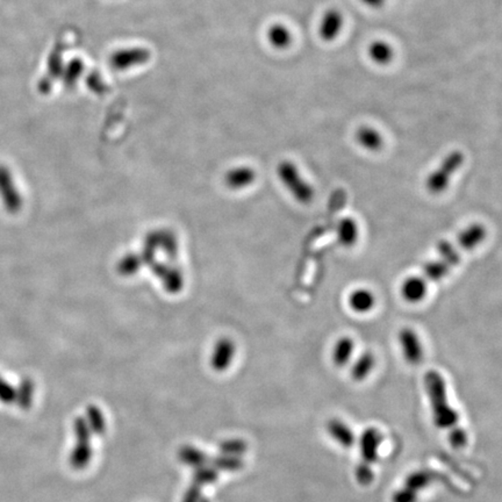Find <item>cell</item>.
<instances>
[{"instance_id": "obj_1", "label": "cell", "mask_w": 502, "mask_h": 502, "mask_svg": "<svg viewBox=\"0 0 502 502\" xmlns=\"http://www.w3.org/2000/svg\"><path fill=\"white\" fill-rule=\"evenodd\" d=\"M486 234L487 232L485 226L473 223L460 233L456 241L440 242L437 245V252L440 255V258L428 263L420 277L427 284L443 279L460 263L463 252L479 245L485 240Z\"/></svg>"}, {"instance_id": "obj_2", "label": "cell", "mask_w": 502, "mask_h": 502, "mask_svg": "<svg viewBox=\"0 0 502 502\" xmlns=\"http://www.w3.org/2000/svg\"><path fill=\"white\" fill-rule=\"evenodd\" d=\"M424 387L431 402L435 426L440 429H453L460 421V415L448 402L447 384L443 375L435 370L424 375Z\"/></svg>"}, {"instance_id": "obj_3", "label": "cell", "mask_w": 502, "mask_h": 502, "mask_svg": "<svg viewBox=\"0 0 502 502\" xmlns=\"http://www.w3.org/2000/svg\"><path fill=\"white\" fill-rule=\"evenodd\" d=\"M278 176L298 202L303 204L312 202L314 197L313 189L303 180L299 170L292 162H281L278 165Z\"/></svg>"}, {"instance_id": "obj_4", "label": "cell", "mask_w": 502, "mask_h": 502, "mask_svg": "<svg viewBox=\"0 0 502 502\" xmlns=\"http://www.w3.org/2000/svg\"><path fill=\"white\" fill-rule=\"evenodd\" d=\"M464 163V155L460 151H453L445 156L440 167L431 173L426 180V186L431 193L443 192L450 183L451 176L456 173L457 170L462 167Z\"/></svg>"}, {"instance_id": "obj_5", "label": "cell", "mask_w": 502, "mask_h": 502, "mask_svg": "<svg viewBox=\"0 0 502 502\" xmlns=\"http://www.w3.org/2000/svg\"><path fill=\"white\" fill-rule=\"evenodd\" d=\"M151 59V52L144 47H129L112 52L108 66L115 71H127L147 64Z\"/></svg>"}, {"instance_id": "obj_6", "label": "cell", "mask_w": 502, "mask_h": 502, "mask_svg": "<svg viewBox=\"0 0 502 502\" xmlns=\"http://www.w3.org/2000/svg\"><path fill=\"white\" fill-rule=\"evenodd\" d=\"M63 50L64 47L62 45H57L49 52V56L47 59L46 71L37 83V91L41 95H49L55 83L61 81L63 69L66 66Z\"/></svg>"}, {"instance_id": "obj_7", "label": "cell", "mask_w": 502, "mask_h": 502, "mask_svg": "<svg viewBox=\"0 0 502 502\" xmlns=\"http://www.w3.org/2000/svg\"><path fill=\"white\" fill-rule=\"evenodd\" d=\"M0 198L7 212L18 213L23 209V198L18 191L13 176L5 165H0Z\"/></svg>"}, {"instance_id": "obj_8", "label": "cell", "mask_w": 502, "mask_h": 502, "mask_svg": "<svg viewBox=\"0 0 502 502\" xmlns=\"http://www.w3.org/2000/svg\"><path fill=\"white\" fill-rule=\"evenodd\" d=\"M383 440H384V436L378 428L368 427L363 431L357 440L363 463L373 467L378 462L379 450L382 447Z\"/></svg>"}, {"instance_id": "obj_9", "label": "cell", "mask_w": 502, "mask_h": 502, "mask_svg": "<svg viewBox=\"0 0 502 502\" xmlns=\"http://www.w3.org/2000/svg\"><path fill=\"white\" fill-rule=\"evenodd\" d=\"M399 343L402 346V355L411 366H419L424 359V346L418 334L411 328H404L399 333Z\"/></svg>"}, {"instance_id": "obj_10", "label": "cell", "mask_w": 502, "mask_h": 502, "mask_svg": "<svg viewBox=\"0 0 502 502\" xmlns=\"http://www.w3.org/2000/svg\"><path fill=\"white\" fill-rule=\"evenodd\" d=\"M235 344L229 339H218L212 356H211V366L216 371H225L232 364V361L235 357Z\"/></svg>"}, {"instance_id": "obj_11", "label": "cell", "mask_w": 502, "mask_h": 502, "mask_svg": "<svg viewBox=\"0 0 502 502\" xmlns=\"http://www.w3.org/2000/svg\"><path fill=\"white\" fill-rule=\"evenodd\" d=\"M327 431L336 443L339 444L343 449H351L357 443V438L351 427L339 419H332L328 421Z\"/></svg>"}, {"instance_id": "obj_12", "label": "cell", "mask_w": 502, "mask_h": 502, "mask_svg": "<svg viewBox=\"0 0 502 502\" xmlns=\"http://www.w3.org/2000/svg\"><path fill=\"white\" fill-rule=\"evenodd\" d=\"M342 16L339 11L330 10L323 16L320 23L319 33L321 39L326 42H330L339 35V30L342 28Z\"/></svg>"}, {"instance_id": "obj_13", "label": "cell", "mask_w": 502, "mask_h": 502, "mask_svg": "<svg viewBox=\"0 0 502 502\" xmlns=\"http://www.w3.org/2000/svg\"><path fill=\"white\" fill-rule=\"evenodd\" d=\"M256 180V173L249 167H238L229 170L225 182L229 189H241L248 187Z\"/></svg>"}, {"instance_id": "obj_14", "label": "cell", "mask_w": 502, "mask_h": 502, "mask_svg": "<svg viewBox=\"0 0 502 502\" xmlns=\"http://www.w3.org/2000/svg\"><path fill=\"white\" fill-rule=\"evenodd\" d=\"M84 61L82 59H79V57H75V59H71L68 62H66V66L63 69L61 82H62L64 88H68V90H72V88H76L77 83L84 77Z\"/></svg>"}, {"instance_id": "obj_15", "label": "cell", "mask_w": 502, "mask_h": 502, "mask_svg": "<svg viewBox=\"0 0 502 502\" xmlns=\"http://www.w3.org/2000/svg\"><path fill=\"white\" fill-rule=\"evenodd\" d=\"M267 40L274 49L285 50L291 46L293 35L283 23H274L267 30Z\"/></svg>"}, {"instance_id": "obj_16", "label": "cell", "mask_w": 502, "mask_h": 502, "mask_svg": "<svg viewBox=\"0 0 502 502\" xmlns=\"http://www.w3.org/2000/svg\"><path fill=\"white\" fill-rule=\"evenodd\" d=\"M427 283L421 277L407 278L402 286V297L408 303H419L427 293Z\"/></svg>"}, {"instance_id": "obj_17", "label": "cell", "mask_w": 502, "mask_h": 502, "mask_svg": "<svg viewBox=\"0 0 502 502\" xmlns=\"http://www.w3.org/2000/svg\"><path fill=\"white\" fill-rule=\"evenodd\" d=\"M375 366V357L372 352H363L362 355L359 356L357 361L354 363L350 375L355 382H362L364 379L368 378L370 373L373 371Z\"/></svg>"}, {"instance_id": "obj_18", "label": "cell", "mask_w": 502, "mask_h": 502, "mask_svg": "<svg viewBox=\"0 0 502 502\" xmlns=\"http://www.w3.org/2000/svg\"><path fill=\"white\" fill-rule=\"evenodd\" d=\"M354 350H355V342L352 341V339H350L348 336L341 337L335 343L333 351H332V359H333L334 364L337 368L346 366L349 363L350 358H351Z\"/></svg>"}, {"instance_id": "obj_19", "label": "cell", "mask_w": 502, "mask_h": 502, "mask_svg": "<svg viewBox=\"0 0 502 502\" xmlns=\"http://www.w3.org/2000/svg\"><path fill=\"white\" fill-rule=\"evenodd\" d=\"M336 233L341 245L344 247H351L355 245L358 238V227L355 220H352L351 218H344L339 222Z\"/></svg>"}, {"instance_id": "obj_20", "label": "cell", "mask_w": 502, "mask_h": 502, "mask_svg": "<svg viewBox=\"0 0 502 502\" xmlns=\"http://www.w3.org/2000/svg\"><path fill=\"white\" fill-rule=\"evenodd\" d=\"M375 296L371 291L366 290V288H359L350 294V307L357 313H366L368 310H371L375 306Z\"/></svg>"}, {"instance_id": "obj_21", "label": "cell", "mask_w": 502, "mask_h": 502, "mask_svg": "<svg viewBox=\"0 0 502 502\" xmlns=\"http://www.w3.org/2000/svg\"><path fill=\"white\" fill-rule=\"evenodd\" d=\"M356 140L362 147L371 151H379L384 144L382 135L373 128L366 127V126L359 128L356 133Z\"/></svg>"}, {"instance_id": "obj_22", "label": "cell", "mask_w": 502, "mask_h": 502, "mask_svg": "<svg viewBox=\"0 0 502 502\" xmlns=\"http://www.w3.org/2000/svg\"><path fill=\"white\" fill-rule=\"evenodd\" d=\"M178 458L182 463L194 469L205 465L207 462V455L192 445H184L180 448L178 450Z\"/></svg>"}, {"instance_id": "obj_23", "label": "cell", "mask_w": 502, "mask_h": 502, "mask_svg": "<svg viewBox=\"0 0 502 502\" xmlns=\"http://www.w3.org/2000/svg\"><path fill=\"white\" fill-rule=\"evenodd\" d=\"M433 479L434 477L431 472H428L427 469H416L406 477L404 485L415 492L420 493L422 489H427L428 486L433 483Z\"/></svg>"}, {"instance_id": "obj_24", "label": "cell", "mask_w": 502, "mask_h": 502, "mask_svg": "<svg viewBox=\"0 0 502 502\" xmlns=\"http://www.w3.org/2000/svg\"><path fill=\"white\" fill-rule=\"evenodd\" d=\"M368 56L378 64H387L393 59V49L384 41H375L368 47Z\"/></svg>"}, {"instance_id": "obj_25", "label": "cell", "mask_w": 502, "mask_h": 502, "mask_svg": "<svg viewBox=\"0 0 502 502\" xmlns=\"http://www.w3.org/2000/svg\"><path fill=\"white\" fill-rule=\"evenodd\" d=\"M193 484L202 486L211 485L218 479V471L213 465H202L194 469L192 474Z\"/></svg>"}, {"instance_id": "obj_26", "label": "cell", "mask_w": 502, "mask_h": 502, "mask_svg": "<svg viewBox=\"0 0 502 502\" xmlns=\"http://www.w3.org/2000/svg\"><path fill=\"white\" fill-rule=\"evenodd\" d=\"M243 460L242 457L230 456V455H223V453H220L218 456L214 457V460H212L213 467H216V469H222V471H230V472H234V471H238L243 467Z\"/></svg>"}, {"instance_id": "obj_27", "label": "cell", "mask_w": 502, "mask_h": 502, "mask_svg": "<svg viewBox=\"0 0 502 502\" xmlns=\"http://www.w3.org/2000/svg\"><path fill=\"white\" fill-rule=\"evenodd\" d=\"M220 453L223 455H230V456L241 457L248 450V444L243 440L232 438V440H223L218 445Z\"/></svg>"}, {"instance_id": "obj_28", "label": "cell", "mask_w": 502, "mask_h": 502, "mask_svg": "<svg viewBox=\"0 0 502 502\" xmlns=\"http://www.w3.org/2000/svg\"><path fill=\"white\" fill-rule=\"evenodd\" d=\"M85 83H86L88 90L93 92L95 95H103L107 91V84L105 83L104 78L101 77L100 74L97 70H93L88 75H86Z\"/></svg>"}, {"instance_id": "obj_29", "label": "cell", "mask_w": 502, "mask_h": 502, "mask_svg": "<svg viewBox=\"0 0 502 502\" xmlns=\"http://www.w3.org/2000/svg\"><path fill=\"white\" fill-rule=\"evenodd\" d=\"M88 424L91 431L95 434H103L106 429V422H105L104 415L100 409L97 407H90L88 411Z\"/></svg>"}, {"instance_id": "obj_30", "label": "cell", "mask_w": 502, "mask_h": 502, "mask_svg": "<svg viewBox=\"0 0 502 502\" xmlns=\"http://www.w3.org/2000/svg\"><path fill=\"white\" fill-rule=\"evenodd\" d=\"M140 258L136 257L135 255H128L126 257L122 258V261L119 263V267H117V270L120 274H124V276H129V274H134L137 272L139 268H141Z\"/></svg>"}, {"instance_id": "obj_31", "label": "cell", "mask_w": 502, "mask_h": 502, "mask_svg": "<svg viewBox=\"0 0 502 502\" xmlns=\"http://www.w3.org/2000/svg\"><path fill=\"white\" fill-rule=\"evenodd\" d=\"M356 480L358 481L359 485L368 486L375 479V472H373V467L368 464L361 463L355 469Z\"/></svg>"}, {"instance_id": "obj_32", "label": "cell", "mask_w": 502, "mask_h": 502, "mask_svg": "<svg viewBox=\"0 0 502 502\" xmlns=\"http://www.w3.org/2000/svg\"><path fill=\"white\" fill-rule=\"evenodd\" d=\"M392 502H418L419 493L415 492L413 489H408L406 486H402L400 489L395 491L392 494Z\"/></svg>"}, {"instance_id": "obj_33", "label": "cell", "mask_w": 502, "mask_h": 502, "mask_svg": "<svg viewBox=\"0 0 502 502\" xmlns=\"http://www.w3.org/2000/svg\"><path fill=\"white\" fill-rule=\"evenodd\" d=\"M449 440L455 449H462L467 444V433L462 428L453 427L449 434Z\"/></svg>"}, {"instance_id": "obj_34", "label": "cell", "mask_w": 502, "mask_h": 502, "mask_svg": "<svg viewBox=\"0 0 502 502\" xmlns=\"http://www.w3.org/2000/svg\"><path fill=\"white\" fill-rule=\"evenodd\" d=\"M91 458V449L88 447V443L82 444L76 449L75 455H74V464L76 467H85V464L88 463Z\"/></svg>"}, {"instance_id": "obj_35", "label": "cell", "mask_w": 502, "mask_h": 502, "mask_svg": "<svg viewBox=\"0 0 502 502\" xmlns=\"http://www.w3.org/2000/svg\"><path fill=\"white\" fill-rule=\"evenodd\" d=\"M202 499V487L197 484H192L184 493L182 502H199Z\"/></svg>"}, {"instance_id": "obj_36", "label": "cell", "mask_w": 502, "mask_h": 502, "mask_svg": "<svg viewBox=\"0 0 502 502\" xmlns=\"http://www.w3.org/2000/svg\"><path fill=\"white\" fill-rule=\"evenodd\" d=\"M363 3L366 4L368 6L379 7L384 5L385 0H362Z\"/></svg>"}, {"instance_id": "obj_37", "label": "cell", "mask_w": 502, "mask_h": 502, "mask_svg": "<svg viewBox=\"0 0 502 502\" xmlns=\"http://www.w3.org/2000/svg\"><path fill=\"white\" fill-rule=\"evenodd\" d=\"M199 502H211V501H209V498H206V496H202V499H200Z\"/></svg>"}]
</instances>
